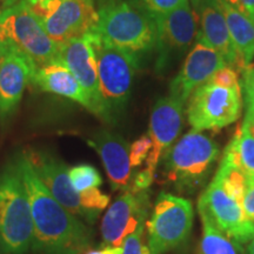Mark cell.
I'll list each match as a JSON object with an SVG mask.
<instances>
[{
    "mask_svg": "<svg viewBox=\"0 0 254 254\" xmlns=\"http://www.w3.org/2000/svg\"><path fill=\"white\" fill-rule=\"evenodd\" d=\"M152 148V140L150 136L142 135L135 140L129 147V160L132 167H138L147 159Z\"/></svg>",
    "mask_w": 254,
    "mask_h": 254,
    "instance_id": "obj_29",
    "label": "cell"
},
{
    "mask_svg": "<svg viewBox=\"0 0 254 254\" xmlns=\"http://www.w3.org/2000/svg\"><path fill=\"white\" fill-rule=\"evenodd\" d=\"M30 7L59 46L94 32L99 21L93 0H41Z\"/></svg>",
    "mask_w": 254,
    "mask_h": 254,
    "instance_id": "obj_7",
    "label": "cell"
},
{
    "mask_svg": "<svg viewBox=\"0 0 254 254\" xmlns=\"http://www.w3.org/2000/svg\"><path fill=\"white\" fill-rule=\"evenodd\" d=\"M198 18V43L218 51L227 66L239 67L237 51L232 43L226 20L218 0H189Z\"/></svg>",
    "mask_w": 254,
    "mask_h": 254,
    "instance_id": "obj_18",
    "label": "cell"
},
{
    "mask_svg": "<svg viewBox=\"0 0 254 254\" xmlns=\"http://www.w3.org/2000/svg\"><path fill=\"white\" fill-rule=\"evenodd\" d=\"M37 71L33 62L15 49L0 57V126L7 125L14 116L24 91Z\"/></svg>",
    "mask_w": 254,
    "mask_h": 254,
    "instance_id": "obj_15",
    "label": "cell"
},
{
    "mask_svg": "<svg viewBox=\"0 0 254 254\" xmlns=\"http://www.w3.org/2000/svg\"><path fill=\"white\" fill-rule=\"evenodd\" d=\"M80 201L82 207L86 208L87 211L99 214L101 209H104L109 205L110 196L101 193L97 187H94V189H90L84 190V192H80Z\"/></svg>",
    "mask_w": 254,
    "mask_h": 254,
    "instance_id": "obj_28",
    "label": "cell"
},
{
    "mask_svg": "<svg viewBox=\"0 0 254 254\" xmlns=\"http://www.w3.org/2000/svg\"><path fill=\"white\" fill-rule=\"evenodd\" d=\"M224 157L243 170L247 178H254V136L241 126L224 152Z\"/></svg>",
    "mask_w": 254,
    "mask_h": 254,
    "instance_id": "obj_23",
    "label": "cell"
},
{
    "mask_svg": "<svg viewBox=\"0 0 254 254\" xmlns=\"http://www.w3.org/2000/svg\"><path fill=\"white\" fill-rule=\"evenodd\" d=\"M94 50L104 112L103 122L116 124L125 112L140 59L107 44L97 32H94Z\"/></svg>",
    "mask_w": 254,
    "mask_h": 254,
    "instance_id": "obj_4",
    "label": "cell"
},
{
    "mask_svg": "<svg viewBox=\"0 0 254 254\" xmlns=\"http://www.w3.org/2000/svg\"><path fill=\"white\" fill-rule=\"evenodd\" d=\"M246 254H254V238L249 243V246H247V252Z\"/></svg>",
    "mask_w": 254,
    "mask_h": 254,
    "instance_id": "obj_37",
    "label": "cell"
},
{
    "mask_svg": "<svg viewBox=\"0 0 254 254\" xmlns=\"http://www.w3.org/2000/svg\"><path fill=\"white\" fill-rule=\"evenodd\" d=\"M58 60L72 72L86 92L92 105V113L103 120L104 112L99 92L97 56L94 50V32L60 46Z\"/></svg>",
    "mask_w": 254,
    "mask_h": 254,
    "instance_id": "obj_13",
    "label": "cell"
},
{
    "mask_svg": "<svg viewBox=\"0 0 254 254\" xmlns=\"http://www.w3.org/2000/svg\"><path fill=\"white\" fill-rule=\"evenodd\" d=\"M99 21L95 31L101 39L141 60L155 50V19L132 0H105L99 2Z\"/></svg>",
    "mask_w": 254,
    "mask_h": 254,
    "instance_id": "obj_2",
    "label": "cell"
},
{
    "mask_svg": "<svg viewBox=\"0 0 254 254\" xmlns=\"http://www.w3.org/2000/svg\"><path fill=\"white\" fill-rule=\"evenodd\" d=\"M68 174L73 187L79 193L100 186L103 183L97 168L91 165L84 164L69 168Z\"/></svg>",
    "mask_w": 254,
    "mask_h": 254,
    "instance_id": "obj_25",
    "label": "cell"
},
{
    "mask_svg": "<svg viewBox=\"0 0 254 254\" xmlns=\"http://www.w3.org/2000/svg\"><path fill=\"white\" fill-rule=\"evenodd\" d=\"M0 9H1V8H0Z\"/></svg>",
    "mask_w": 254,
    "mask_h": 254,
    "instance_id": "obj_40",
    "label": "cell"
},
{
    "mask_svg": "<svg viewBox=\"0 0 254 254\" xmlns=\"http://www.w3.org/2000/svg\"><path fill=\"white\" fill-rule=\"evenodd\" d=\"M142 234H144V225L139 226L134 233L126 238L124 243V254H151L150 249L142 245Z\"/></svg>",
    "mask_w": 254,
    "mask_h": 254,
    "instance_id": "obj_30",
    "label": "cell"
},
{
    "mask_svg": "<svg viewBox=\"0 0 254 254\" xmlns=\"http://www.w3.org/2000/svg\"><path fill=\"white\" fill-rule=\"evenodd\" d=\"M0 12H1V9H0ZM8 51V49L7 47L5 46V44L2 43V40H1V38H0V57L1 56H4L6 52H7Z\"/></svg>",
    "mask_w": 254,
    "mask_h": 254,
    "instance_id": "obj_36",
    "label": "cell"
},
{
    "mask_svg": "<svg viewBox=\"0 0 254 254\" xmlns=\"http://www.w3.org/2000/svg\"><path fill=\"white\" fill-rule=\"evenodd\" d=\"M26 1L30 5H32V4H36V2H38V1H41V0H26Z\"/></svg>",
    "mask_w": 254,
    "mask_h": 254,
    "instance_id": "obj_38",
    "label": "cell"
},
{
    "mask_svg": "<svg viewBox=\"0 0 254 254\" xmlns=\"http://www.w3.org/2000/svg\"><path fill=\"white\" fill-rule=\"evenodd\" d=\"M243 209L246 218L254 221V178H247L246 192L243 200Z\"/></svg>",
    "mask_w": 254,
    "mask_h": 254,
    "instance_id": "obj_32",
    "label": "cell"
},
{
    "mask_svg": "<svg viewBox=\"0 0 254 254\" xmlns=\"http://www.w3.org/2000/svg\"><path fill=\"white\" fill-rule=\"evenodd\" d=\"M215 178L220 182L227 194L236 200L238 204L243 206L244 195H245L247 186V177L243 172V170L232 163L231 160H228L227 158L222 157Z\"/></svg>",
    "mask_w": 254,
    "mask_h": 254,
    "instance_id": "obj_24",
    "label": "cell"
},
{
    "mask_svg": "<svg viewBox=\"0 0 254 254\" xmlns=\"http://www.w3.org/2000/svg\"><path fill=\"white\" fill-rule=\"evenodd\" d=\"M243 86L245 92L246 114L243 125H253L254 124V66H247L244 69Z\"/></svg>",
    "mask_w": 254,
    "mask_h": 254,
    "instance_id": "obj_27",
    "label": "cell"
},
{
    "mask_svg": "<svg viewBox=\"0 0 254 254\" xmlns=\"http://www.w3.org/2000/svg\"><path fill=\"white\" fill-rule=\"evenodd\" d=\"M32 241L30 200L14 158H11L0 171V250L5 254H26Z\"/></svg>",
    "mask_w": 254,
    "mask_h": 254,
    "instance_id": "obj_3",
    "label": "cell"
},
{
    "mask_svg": "<svg viewBox=\"0 0 254 254\" xmlns=\"http://www.w3.org/2000/svg\"><path fill=\"white\" fill-rule=\"evenodd\" d=\"M198 211L207 214L219 230L240 246L254 238V221L246 218L243 206L227 194L215 177L200 196Z\"/></svg>",
    "mask_w": 254,
    "mask_h": 254,
    "instance_id": "obj_11",
    "label": "cell"
},
{
    "mask_svg": "<svg viewBox=\"0 0 254 254\" xmlns=\"http://www.w3.org/2000/svg\"><path fill=\"white\" fill-rule=\"evenodd\" d=\"M214 85H219L222 87H239V79H238V73L230 66H225L212 75L208 80Z\"/></svg>",
    "mask_w": 254,
    "mask_h": 254,
    "instance_id": "obj_31",
    "label": "cell"
},
{
    "mask_svg": "<svg viewBox=\"0 0 254 254\" xmlns=\"http://www.w3.org/2000/svg\"><path fill=\"white\" fill-rule=\"evenodd\" d=\"M93 1H94V0H93ZM101 1H105V0H99V2H101Z\"/></svg>",
    "mask_w": 254,
    "mask_h": 254,
    "instance_id": "obj_39",
    "label": "cell"
},
{
    "mask_svg": "<svg viewBox=\"0 0 254 254\" xmlns=\"http://www.w3.org/2000/svg\"><path fill=\"white\" fill-rule=\"evenodd\" d=\"M193 217L190 200L161 193L147 222L150 253L164 254L183 245L192 230Z\"/></svg>",
    "mask_w": 254,
    "mask_h": 254,
    "instance_id": "obj_8",
    "label": "cell"
},
{
    "mask_svg": "<svg viewBox=\"0 0 254 254\" xmlns=\"http://www.w3.org/2000/svg\"><path fill=\"white\" fill-rule=\"evenodd\" d=\"M218 2L237 51L239 68L244 71L254 58V20L232 8L224 0H218Z\"/></svg>",
    "mask_w": 254,
    "mask_h": 254,
    "instance_id": "obj_21",
    "label": "cell"
},
{
    "mask_svg": "<svg viewBox=\"0 0 254 254\" xmlns=\"http://www.w3.org/2000/svg\"><path fill=\"white\" fill-rule=\"evenodd\" d=\"M30 200L33 241L38 254H84L90 250L92 231L53 196L34 172L25 151L14 155Z\"/></svg>",
    "mask_w": 254,
    "mask_h": 254,
    "instance_id": "obj_1",
    "label": "cell"
},
{
    "mask_svg": "<svg viewBox=\"0 0 254 254\" xmlns=\"http://www.w3.org/2000/svg\"><path fill=\"white\" fill-rule=\"evenodd\" d=\"M87 142L100 155L112 190H127L131 180L132 165L129 146L125 139L116 133L101 129Z\"/></svg>",
    "mask_w": 254,
    "mask_h": 254,
    "instance_id": "obj_19",
    "label": "cell"
},
{
    "mask_svg": "<svg viewBox=\"0 0 254 254\" xmlns=\"http://www.w3.org/2000/svg\"><path fill=\"white\" fill-rule=\"evenodd\" d=\"M32 84L44 92L62 95L75 101L92 112V105L86 92L72 72L58 59L37 68L32 78Z\"/></svg>",
    "mask_w": 254,
    "mask_h": 254,
    "instance_id": "obj_20",
    "label": "cell"
},
{
    "mask_svg": "<svg viewBox=\"0 0 254 254\" xmlns=\"http://www.w3.org/2000/svg\"><path fill=\"white\" fill-rule=\"evenodd\" d=\"M148 212L146 190H126L107 209L101 224L105 246L122 247L126 238L141 226Z\"/></svg>",
    "mask_w": 254,
    "mask_h": 254,
    "instance_id": "obj_14",
    "label": "cell"
},
{
    "mask_svg": "<svg viewBox=\"0 0 254 254\" xmlns=\"http://www.w3.org/2000/svg\"><path fill=\"white\" fill-rule=\"evenodd\" d=\"M232 8L254 20V0H224Z\"/></svg>",
    "mask_w": 254,
    "mask_h": 254,
    "instance_id": "obj_33",
    "label": "cell"
},
{
    "mask_svg": "<svg viewBox=\"0 0 254 254\" xmlns=\"http://www.w3.org/2000/svg\"><path fill=\"white\" fill-rule=\"evenodd\" d=\"M136 6L144 9L146 13L157 18L174 11L180 6H183L189 0H132Z\"/></svg>",
    "mask_w": 254,
    "mask_h": 254,
    "instance_id": "obj_26",
    "label": "cell"
},
{
    "mask_svg": "<svg viewBox=\"0 0 254 254\" xmlns=\"http://www.w3.org/2000/svg\"><path fill=\"white\" fill-rule=\"evenodd\" d=\"M218 154L219 146L209 136L192 129L163 154L165 180L180 192H195L204 185Z\"/></svg>",
    "mask_w": 254,
    "mask_h": 254,
    "instance_id": "obj_5",
    "label": "cell"
},
{
    "mask_svg": "<svg viewBox=\"0 0 254 254\" xmlns=\"http://www.w3.org/2000/svg\"><path fill=\"white\" fill-rule=\"evenodd\" d=\"M25 153L39 179L64 207L90 224L95 221L98 213L82 207L80 193L77 192L72 185L67 165L46 151L27 150Z\"/></svg>",
    "mask_w": 254,
    "mask_h": 254,
    "instance_id": "obj_12",
    "label": "cell"
},
{
    "mask_svg": "<svg viewBox=\"0 0 254 254\" xmlns=\"http://www.w3.org/2000/svg\"><path fill=\"white\" fill-rule=\"evenodd\" d=\"M0 38L8 50L27 56L37 68L58 59L60 46L51 39L26 0L0 12Z\"/></svg>",
    "mask_w": 254,
    "mask_h": 254,
    "instance_id": "obj_6",
    "label": "cell"
},
{
    "mask_svg": "<svg viewBox=\"0 0 254 254\" xmlns=\"http://www.w3.org/2000/svg\"><path fill=\"white\" fill-rule=\"evenodd\" d=\"M202 222V237L200 241L199 254H241L243 247L212 222L208 215L199 212Z\"/></svg>",
    "mask_w": 254,
    "mask_h": 254,
    "instance_id": "obj_22",
    "label": "cell"
},
{
    "mask_svg": "<svg viewBox=\"0 0 254 254\" xmlns=\"http://www.w3.org/2000/svg\"><path fill=\"white\" fill-rule=\"evenodd\" d=\"M225 66H227L226 60L218 51L196 41L186 56L179 74L171 81L170 95L185 105L196 88Z\"/></svg>",
    "mask_w": 254,
    "mask_h": 254,
    "instance_id": "obj_16",
    "label": "cell"
},
{
    "mask_svg": "<svg viewBox=\"0 0 254 254\" xmlns=\"http://www.w3.org/2000/svg\"><path fill=\"white\" fill-rule=\"evenodd\" d=\"M184 104L168 95L157 100L152 109L148 136L152 148L146 159L145 170L155 173L159 160L165 151L173 145L183 128Z\"/></svg>",
    "mask_w": 254,
    "mask_h": 254,
    "instance_id": "obj_17",
    "label": "cell"
},
{
    "mask_svg": "<svg viewBox=\"0 0 254 254\" xmlns=\"http://www.w3.org/2000/svg\"><path fill=\"white\" fill-rule=\"evenodd\" d=\"M157 23L155 71L163 74L179 62L198 38V18L190 1L170 13L154 18Z\"/></svg>",
    "mask_w": 254,
    "mask_h": 254,
    "instance_id": "obj_10",
    "label": "cell"
},
{
    "mask_svg": "<svg viewBox=\"0 0 254 254\" xmlns=\"http://www.w3.org/2000/svg\"><path fill=\"white\" fill-rule=\"evenodd\" d=\"M17 2H18V0H0V8L5 9L7 7H11V6L17 4Z\"/></svg>",
    "mask_w": 254,
    "mask_h": 254,
    "instance_id": "obj_35",
    "label": "cell"
},
{
    "mask_svg": "<svg viewBox=\"0 0 254 254\" xmlns=\"http://www.w3.org/2000/svg\"><path fill=\"white\" fill-rule=\"evenodd\" d=\"M84 254H124V249L123 247L105 246L104 249L100 250H88Z\"/></svg>",
    "mask_w": 254,
    "mask_h": 254,
    "instance_id": "obj_34",
    "label": "cell"
},
{
    "mask_svg": "<svg viewBox=\"0 0 254 254\" xmlns=\"http://www.w3.org/2000/svg\"><path fill=\"white\" fill-rule=\"evenodd\" d=\"M243 110L241 87H222L207 81L190 94L187 119L193 129H219L236 123Z\"/></svg>",
    "mask_w": 254,
    "mask_h": 254,
    "instance_id": "obj_9",
    "label": "cell"
}]
</instances>
